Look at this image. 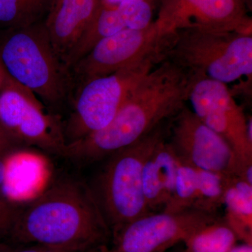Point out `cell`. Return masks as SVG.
Segmentation results:
<instances>
[{
  "label": "cell",
  "instance_id": "6da1fadb",
  "mask_svg": "<svg viewBox=\"0 0 252 252\" xmlns=\"http://www.w3.org/2000/svg\"><path fill=\"white\" fill-rule=\"evenodd\" d=\"M194 78L175 63L164 61L137 84L108 125L64 146L63 155L86 164L135 143L185 107Z\"/></svg>",
  "mask_w": 252,
  "mask_h": 252
},
{
  "label": "cell",
  "instance_id": "7a4b0ae2",
  "mask_svg": "<svg viewBox=\"0 0 252 252\" xmlns=\"http://www.w3.org/2000/svg\"><path fill=\"white\" fill-rule=\"evenodd\" d=\"M9 235L22 245L67 252L108 245L112 238L92 189L74 180L57 182L21 203Z\"/></svg>",
  "mask_w": 252,
  "mask_h": 252
},
{
  "label": "cell",
  "instance_id": "3957f363",
  "mask_svg": "<svg viewBox=\"0 0 252 252\" xmlns=\"http://www.w3.org/2000/svg\"><path fill=\"white\" fill-rule=\"evenodd\" d=\"M197 77L228 84L252 77V34L187 29L167 38L160 52Z\"/></svg>",
  "mask_w": 252,
  "mask_h": 252
},
{
  "label": "cell",
  "instance_id": "277c9868",
  "mask_svg": "<svg viewBox=\"0 0 252 252\" xmlns=\"http://www.w3.org/2000/svg\"><path fill=\"white\" fill-rule=\"evenodd\" d=\"M166 130L162 124L107 157L95 188L91 189L112 238L131 222L152 213L144 198L142 174L147 159L166 137Z\"/></svg>",
  "mask_w": 252,
  "mask_h": 252
},
{
  "label": "cell",
  "instance_id": "5b68a950",
  "mask_svg": "<svg viewBox=\"0 0 252 252\" xmlns=\"http://www.w3.org/2000/svg\"><path fill=\"white\" fill-rule=\"evenodd\" d=\"M0 63L9 77L51 109L65 100L69 73L55 54L44 23L6 29Z\"/></svg>",
  "mask_w": 252,
  "mask_h": 252
},
{
  "label": "cell",
  "instance_id": "8992f818",
  "mask_svg": "<svg viewBox=\"0 0 252 252\" xmlns=\"http://www.w3.org/2000/svg\"><path fill=\"white\" fill-rule=\"evenodd\" d=\"M158 56L82 83L63 144L72 143L103 129L112 122L137 84L154 69Z\"/></svg>",
  "mask_w": 252,
  "mask_h": 252
},
{
  "label": "cell",
  "instance_id": "52a82bcc",
  "mask_svg": "<svg viewBox=\"0 0 252 252\" xmlns=\"http://www.w3.org/2000/svg\"><path fill=\"white\" fill-rule=\"evenodd\" d=\"M188 100L195 115L229 144L244 171L252 180V118L247 120L228 86L195 77Z\"/></svg>",
  "mask_w": 252,
  "mask_h": 252
},
{
  "label": "cell",
  "instance_id": "ba28073f",
  "mask_svg": "<svg viewBox=\"0 0 252 252\" xmlns=\"http://www.w3.org/2000/svg\"><path fill=\"white\" fill-rule=\"evenodd\" d=\"M173 118L167 141L181 162L228 177L238 176L252 184L229 144L191 109L185 106Z\"/></svg>",
  "mask_w": 252,
  "mask_h": 252
},
{
  "label": "cell",
  "instance_id": "9c48e42d",
  "mask_svg": "<svg viewBox=\"0 0 252 252\" xmlns=\"http://www.w3.org/2000/svg\"><path fill=\"white\" fill-rule=\"evenodd\" d=\"M219 219L216 213L198 210L152 212L113 237L111 249L113 252H167Z\"/></svg>",
  "mask_w": 252,
  "mask_h": 252
},
{
  "label": "cell",
  "instance_id": "30bf717a",
  "mask_svg": "<svg viewBox=\"0 0 252 252\" xmlns=\"http://www.w3.org/2000/svg\"><path fill=\"white\" fill-rule=\"evenodd\" d=\"M167 38L155 21L142 29L126 28L99 41L71 68L83 83L108 75L147 58L160 59Z\"/></svg>",
  "mask_w": 252,
  "mask_h": 252
},
{
  "label": "cell",
  "instance_id": "8fae6325",
  "mask_svg": "<svg viewBox=\"0 0 252 252\" xmlns=\"http://www.w3.org/2000/svg\"><path fill=\"white\" fill-rule=\"evenodd\" d=\"M156 23L166 37L187 29L252 34V21L238 0H161Z\"/></svg>",
  "mask_w": 252,
  "mask_h": 252
},
{
  "label": "cell",
  "instance_id": "7c38bea8",
  "mask_svg": "<svg viewBox=\"0 0 252 252\" xmlns=\"http://www.w3.org/2000/svg\"><path fill=\"white\" fill-rule=\"evenodd\" d=\"M0 126L16 140L62 154L63 141L51 132L34 94L16 81L0 91Z\"/></svg>",
  "mask_w": 252,
  "mask_h": 252
},
{
  "label": "cell",
  "instance_id": "4fadbf2b",
  "mask_svg": "<svg viewBox=\"0 0 252 252\" xmlns=\"http://www.w3.org/2000/svg\"><path fill=\"white\" fill-rule=\"evenodd\" d=\"M100 6V0H49L43 23L63 65Z\"/></svg>",
  "mask_w": 252,
  "mask_h": 252
},
{
  "label": "cell",
  "instance_id": "5bb4252c",
  "mask_svg": "<svg viewBox=\"0 0 252 252\" xmlns=\"http://www.w3.org/2000/svg\"><path fill=\"white\" fill-rule=\"evenodd\" d=\"M180 160L165 137L148 158L143 169L142 186L150 212L164 207L175 189Z\"/></svg>",
  "mask_w": 252,
  "mask_h": 252
},
{
  "label": "cell",
  "instance_id": "9a60e30c",
  "mask_svg": "<svg viewBox=\"0 0 252 252\" xmlns=\"http://www.w3.org/2000/svg\"><path fill=\"white\" fill-rule=\"evenodd\" d=\"M4 162L1 188L6 198L23 203L41 193L49 173L47 163L42 158L30 152H18Z\"/></svg>",
  "mask_w": 252,
  "mask_h": 252
},
{
  "label": "cell",
  "instance_id": "2e32d148",
  "mask_svg": "<svg viewBox=\"0 0 252 252\" xmlns=\"http://www.w3.org/2000/svg\"><path fill=\"white\" fill-rule=\"evenodd\" d=\"M223 205L227 224L238 240L252 246V184L238 176L228 177Z\"/></svg>",
  "mask_w": 252,
  "mask_h": 252
},
{
  "label": "cell",
  "instance_id": "e0dca14e",
  "mask_svg": "<svg viewBox=\"0 0 252 252\" xmlns=\"http://www.w3.org/2000/svg\"><path fill=\"white\" fill-rule=\"evenodd\" d=\"M126 28L117 6L107 7L101 4L95 16L64 61V67L68 70L99 41Z\"/></svg>",
  "mask_w": 252,
  "mask_h": 252
},
{
  "label": "cell",
  "instance_id": "ac0fdd59",
  "mask_svg": "<svg viewBox=\"0 0 252 252\" xmlns=\"http://www.w3.org/2000/svg\"><path fill=\"white\" fill-rule=\"evenodd\" d=\"M238 239L224 220L197 230L184 243L186 252H230Z\"/></svg>",
  "mask_w": 252,
  "mask_h": 252
},
{
  "label": "cell",
  "instance_id": "d6986e66",
  "mask_svg": "<svg viewBox=\"0 0 252 252\" xmlns=\"http://www.w3.org/2000/svg\"><path fill=\"white\" fill-rule=\"evenodd\" d=\"M200 195L198 168L180 161L173 193L162 211L180 212L198 210Z\"/></svg>",
  "mask_w": 252,
  "mask_h": 252
},
{
  "label": "cell",
  "instance_id": "ffe728a7",
  "mask_svg": "<svg viewBox=\"0 0 252 252\" xmlns=\"http://www.w3.org/2000/svg\"><path fill=\"white\" fill-rule=\"evenodd\" d=\"M49 0H0V28L24 27L39 22Z\"/></svg>",
  "mask_w": 252,
  "mask_h": 252
},
{
  "label": "cell",
  "instance_id": "44dd1931",
  "mask_svg": "<svg viewBox=\"0 0 252 252\" xmlns=\"http://www.w3.org/2000/svg\"><path fill=\"white\" fill-rule=\"evenodd\" d=\"M117 8L128 29H142L154 21L150 0H124Z\"/></svg>",
  "mask_w": 252,
  "mask_h": 252
},
{
  "label": "cell",
  "instance_id": "7402d4cb",
  "mask_svg": "<svg viewBox=\"0 0 252 252\" xmlns=\"http://www.w3.org/2000/svg\"><path fill=\"white\" fill-rule=\"evenodd\" d=\"M21 203L0 197V236L10 235Z\"/></svg>",
  "mask_w": 252,
  "mask_h": 252
},
{
  "label": "cell",
  "instance_id": "603a6c76",
  "mask_svg": "<svg viewBox=\"0 0 252 252\" xmlns=\"http://www.w3.org/2000/svg\"><path fill=\"white\" fill-rule=\"evenodd\" d=\"M12 252H67L63 250L48 248L39 245H23L22 248L16 249Z\"/></svg>",
  "mask_w": 252,
  "mask_h": 252
},
{
  "label": "cell",
  "instance_id": "cb8c5ba5",
  "mask_svg": "<svg viewBox=\"0 0 252 252\" xmlns=\"http://www.w3.org/2000/svg\"><path fill=\"white\" fill-rule=\"evenodd\" d=\"M12 81H14L9 77L4 67L1 65V63H0V91L2 90L6 86L9 85L10 83L12 82Z\"/></svg>",
  "mask_w": 252,
  "mask_h": 252
},
{
  "label": "cell",
  "instance_id": "d4e9b609",
  "mask_svg": "<svg viewBox=\"0 0 252 252\" xmlns=\"http://www.w3.org/2000/svg\"><path fill=\"white\" fill-rule=\"evenodd\" d=\"M230 252H252V246L247 244L239 245V246L235 245Z\"/></svg>",
  "mask_w": 252,
  "mask_h": 252
},
{
  "label": "cell",
  "instance_id": "484cf974",
  "mask_svg": "<svg viewBox=\"0 0 252 252\" xmlns=\"http://www.w3.org/2000/svg\"><path fill=\"white\" fill-rule=\"evenodd\" d=\"M124 0H100L101 4L107 7H117Z\"/></svg>",
  "mask_w": 252,
  "mask_h": 252
},
{
  "label": "cell",
  "instance_id": "4316f807",
  "mask_svg": "<svg viewBox=\"0 0 252 252\" xmlns=\"http://www.w3.org/2000/svg\"><path fill=\"white\" fill-rule=\"evenodd\" d=\"M84 252H113L111 247H109V245H103V246L98 247V248H95L91 249L90 250Z\"/></svg>",
  "mask_w": 252,
  "mask_h": 252
},
{
  "label": "cell",
  "instance_id": "83f0119b",
  "mask_svg": "<svg viewBox=\"0 0 252 252\" xmlns=\"http://www.w3.org/2000/svg\"><path fill=\"white\" fill-rule=\"evenodd\" d=\"M1 134V131H0ZM5 175V162L0 158V187L2 186L4 182Z\"/></svg>",
  "mask_w": 252,
  "mask_h": 252
},
{
  "label": "cell",
  "instance_id": "f1b7e54d",
  "mask_svg": "<svg viewBox=\"0 0 252 252\" xmlns=\"http://www.w3.org/2000/svg\"><path fill=\"white\" fill-rule=\"evenodd\" d=\"M14 249L5 245H0V252H12Z\"/></svg>",
  "mask_w": 252,
  "mask_h": 252
},
{
  "label": "cell",
  "instance_id": "f546056e",
  "mask_svg": "<svg viewBox=\"0 0 252 252\" xmlns=\"http://www.w3.org/2000/svg\"><path fill=\"white\" fill-rule=\"evenodd\" d=\"M167 252H185V249H184V250H174V251H170V250H169V251H167Z\"/></svg>",
  "mask_w": 252,
  "mask_h": 252
},
{
  "label": "cell",
  "instance_id": "4dcf8cb0",
  "mask_svg": "<svg viewBox=\"0 0 252 252\" xmlns=\"http://www.w3.org/2000/svg\"><path fill=\"white\" fill-rule=\"evenodd\" d=\"M238 1H240V2L243 3V4H245L247 0H238Z\"/></svg>",
  "mask_w": 252,
  "mask_h": 252
}]
</instances>
